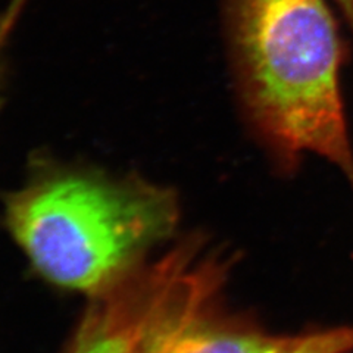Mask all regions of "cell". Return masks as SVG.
<instances>
[{"label": "cell", "mask_w": 353, "mask_h": 353, "mask_svg": "<svg viewBox=\"0 0 353 353\" xmlns=\"http://www.w3.org/2000/svg\"><path fill=\"white\" fill-rule=\"evenodd\" d=\"M334 9L331 0H223V24L237 102L261 145L283 170L323 158L353 189Z\"/></svg>", "instance_id": "obj_1"}, {"label": "cell", "mask_w": 353, "mask_h": 353, "mask_svg": "<svg viewBox=\"0 0 353 353\" xmlns=\"http://www.w3.org/2000/svg\"><path fill=\"white\" fill-rule=\"evenodd\" d=\"M172 190L85 172L41 176L10 196V233L44 279L96 294L143 263L179 223Z\"/></svg>", "instance_id": "obj_2"}, {"label": "cell", "mask_w": 353, "mask_h": 353, "mask_svg": "<svg viewBox=\"0 0 353 353\" xmlns=\"http://www.w3.org/2000/svg\"><path fill=\"white\" fill-rule=\"evenodd\" d=\"M171 253V267L146 353H287L301 334H280L224 302L231 261L201 240Z\"/></svg>", "instance_id": "obj_3"}, {"label": "cell", "mask_w": 353, "mask_h": 353, "mask_svg": "<svg viewBox=\"0 0 353 353\" xmlns=\"http://www.w3.org/2000/svg\"><path fill=\"white\" fill-rule=\"evenodd\" d=\"M168 274L167 252L93 294L68 353H146Z\"/></svg>", "instance_id": "obj_4"}, {"label": "cell", "mask_w": 353, "mask_h": 353, "mask_svg": "<svg viewBox=\"0 0 353 353\" xmlns=\"http://www.w3.org/2000/svg\"><path fill=\"white\" fill-rule=\"evenodd\" d=\"M287 353H353V325L306 331Z\"/></svg>", "instance_id": "obj_5"}, {"label": "cell", "mask_w": 353, "mask_h": 353, "mask_svg": "<svg viewBox=\"0 0 353 353\" xmlns=\"http://www.w3.org/2000/svg\"><path fill=\"white\" fill-rule=\"evenodd\" d=\"M21 15L22 8L17 3H8L2 15H0V63H2L6 46L10 40V36L14 34V30Z\"/></svg>", "instance_id": "obj_6"}, {"label": "cell", "mask_w": 353, "mask_h": 353, "mask_svg": "<svg viewBox=\"0 0 353 353\" xmlns=\"http://www.w3.org/2000/svg\"><path fill=\"white\" fill-rule=\"evenodd\" d=\"M353 40V0H331Z\"/></svg>", "instance_id": "obj_7"}]
</instances>
